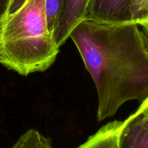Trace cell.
<instances>
[{"label": "cell", "instance_id": "1", "mask_svg": "<svg viewBox=\"0 0 148 148\" xmlns=\"http://www.w3.org/2000/svg\"><path fill=\"white\" fill-rule=\"evenodd\" d=\"M70 38L95 83L98 121L128 101L142 103L148 97V53L138 24L84 21Z\"/></svg>", "mask_w": 148, "mask_h": 148}, {"label": "cell", "instance_id": "2", "mask_svg": "<svg viewBox=\"0 0 148 148\" xmlns=\"http://www.w3.org/2000/svg\"><path fill=\"white\" fill-rule=\"evenodd\" d=\"M45 0H11L0 21V63L22 76L47 70L59 53Z\"/></svg>", "mask_w": 148, "mask_h": 148}, {"label": "cell", "instance_id": "3", "mask_svg": "<svg viewBox=\"0 0 148 148\" xmlns=\"http://www.w3.org/2000/svg\"><path fill=\"white\" fill-rule=\"evenodd\" d=\"M132 0H90L84 21L106 24L133 23Z\"/></svg>", "mask_w": 148, "mask_h": 148}, {"label": "cell", "instance_id": "4", "mask_svg": "<svg viewBox=\"0 0 148 148\" xmlns=\"http://www.w3.org/2000/svg\"><path fill=\"white\" fill-rule=\"evenodd\" d=\"M89 2L90 0H62L53 33L54 39L59 47L65 44L76 27L84 21Z\"/></svg>", "mask_w": 148, "mask_h": 148}, {"label": "cell", "instance_id": "5", "mask_svg": "<svg viewBox=\"0 0 148 148\" xmlns=\"http://www.w3.org/2000/svg\"><path fill=\"white\" fill-rule=\"evenodd\" d=\"M119 142L120 148H148V118L132 113L123 121Z\"/></svg>", "mask_w": 148, "mask_h": 148}, {"label": "cell", "instance_id": "6", "mask_svg": "<svg viewBox=\"0 0 148 148\" xmlns=\"http://www.w3.org/2000/svg\"><path fill=\"white\" fill-rule=\"evenodd\" d=\"M123 121H114L104 125L76 148H120V132Z\"/></svg>", "mask_w": 148, "mask_h": 148}, {"label": "cell", "instance_id": "7", "mask_svg": "<svg viewBox=\"0 0 148 148\" xmlns=\"http://www.w3.org/2000/svg\"><path fill=\"white\" fill-rule=\"evenodd\" d=\"M12 148H54L51 140L39 131L31 129L23 134Z\"/></svg>", "mask_w": 148, "mask_h": 148}, {"label": "cell", "instance_id": "8", "mask_svg": "<svg viewBox=\"0 0 148 148\" xmlns=\"http://www.w3.org/2000/svg\"><path fill=\"white\" fill-rule=\"evenodd\" d=\"M62 0H45V12L48 28L53 35L60 12Z\"/></svg>", "mask_w": 148, "mask_h": 148}, {"label": "cell", "instance_id": "9", "mask_svg": "<svg viewBox=\"0 0 148 148\" xmlns=\"http://www.w3.org/2000/svg\"><path fill=\"white\" fill-rule=\"evenodd\" d=\"M133 23L140 24L148 19V0H132Z\"/></svg>", "mask_w": 148, "mask_h": 148}, {"label": "cell", "instance_id": "10", "mask_svg": "<svg viewBox=\"0 0 148 148\" xmlns=\"http://www.w3.org/2000/svg\"><path fill=\"white\" fill-rule=\"evenodd\" d=\"M139 26L142 28V33L143 36L144 42H145V47H146L147 52L148 53V19L144 21L142 23L139 24Z\"/></svg>", "mask_w": 148, "mask_h": 148}, {"label": "cell", "instance_id": "11", "mask_svg": "<svg viewBox=\"0 0 148 148\" xmlns=\"http://www.w3.org/2000/svg\"><path fill=\"white\" fill-rule=\"evenodd\" d=\"M11 0H0V21L8 9Z\"/></svg>", "mask_w": 148, "mask_h": 148}, {"label": "cell", "instance_id": "12", "mask_svg": "<svg viewBox=\"0 0 148 148\" xmlns=\"http://www.w3.org/2000/svg\"><path fill=\"white\" fill-rule=\"evenodd\" d=\"M136 111L141 113L144 117L148 118V97L141 103Z\"/></svg>", "mask_w": 148, "mask_h": 148}]
</instances>
